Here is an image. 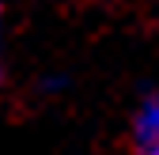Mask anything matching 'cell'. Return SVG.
Returning a JSON list of instances; mask_svg holds the SVG:
<instances>
[{
    "label": "cell",
    "instance_id": "cell-1",
    "mask_svg": "<svg viewBox=\"0 0 159 155\" xmlns=\"http://www.w3.org/2000/svg\"><path fill=\"white\" fill-rule=\"evenodd\" d=\"M133 148L136 155H159V95L140 102L133 117Z\"/></svg>",
    "mask_w": 159,
    "mask_h": 155
}]
</instances>
